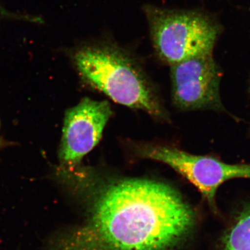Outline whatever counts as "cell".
<instances>
[{
  "label": "cell",
  "mask_w": 250,
  "mask_h": 250,
  "mask_svg": "<svg viewBox=\"0 0 250 250\" xmlns=\"http://www.w3.org/2000/svg\"><path fill=\"white\" fill-rule=\"evenodd\" d=\"M1 141H0V146H1Z\"/></svg>",
  "instance_id": "10"
},
{
  "label": "cell",
  "mask_w": 250,
  "mask_h": 250,
  "mask_svg": "<svg viewBox=\"0 0 250 250\" xmlns=\"http://www.w3.org/2000/svg\"><path fill=\"white\" fill-rule=\"evenodd\" d=\"M170 164L196 188L214 210L220 186L231 179H250V164H228L213 156L195 155L181 149L174 153Z\"/></svg>",
  "instance_id": "6"
},
{
  "label": "cell",
  "mask_w": 250,
  "mask_h": 250,
  "mask_svg": "<svg viewBox=\"0 0 250 250\" xmlns=\"http://www.w3.org/2000/svg\"><path fill=\"white\" fill-rule=\"evenodd\" d=\"M80 177L74 183L90 195L89 215L52 250H167L193 225L191 208L169 184Z\"/></svg>",
  "instance_id": "1"
},
{
  "label": "cell",
  "mask_w": 250,
  "mask_h": 250,
  "mask_svg": "<svg viewBox=\"0 0 250 250\" xmlns=\"http://www.w3.org/2000/svg\"><path fill=\"white\" fill-rule=\"evenodd\" d=\"M249 89H250V83H249Z\"/></svg>",
  "instance_id": "9"
},
{
  "label": "cell",
  "mask_w": 250,
  "mask_h": 250,
  "mask_svg": "<svg viewBox=\"0 0 250 250\" xmlns=\"http://www.w3.org/2000/svg\"><path fill=\"white\" fill-rule=\"evenodd\" d=\"M112 114L107 101L88 98L67 110L59 152L62 169L71 170L79 167L83 158L100 142Z\"/></svg>",
  "instance_id": "5"
},
{
  "label": "cell",
  "mask_w": 250,
  "mask_h": 250,
  "mask_svg": "<svg viewBox=\"0 0 250 250\" xmlns=\"http://www.w3.org/2000/svg\"><path fill=\"white\" fill-rule=\"evenodd\" d=\"M0 19L17 20V21H30L32 22H38V18L14 14V13L11 12L5 9L1 4H0Z\"/></svg>",
  "instance_id": "8"
},
{
  "label": "cell",
  "mask_w": 250,
  "mask_h": 250,
  "mask_svg": "<svg viewBox=\"0 0 250 250\" xmlns=\"http://www.w3.org/2000/svg\"><path fill=\"white\" fill-rule=\"evenodd\" d=\"M172 100L183 111H225L220 85L222 73L213 54L170 66Z\"/></svg>",
  "instance_id": "4"
},
{
  "label": "cell",
  "mask_w": 250,
  "mask_h": 250,
  "mask_svg": "<svg viewBox=\"0 0 250 250\" xmlns=\"http://www.w3.org/2000/svg\"><path fill=\"white\" fill-rule=\"evenodd\" d=\"M220 250H250V205L237 213L224 235Z\"/></svg>",
  "instance_id": "7"
},
{
  "label": "cell",
  "mask_w": 250,
  "mask_h": 250,
  "mask_svg": "<svg viewBox=\"0 0 250 250\" xmlns=\"http://www.w3.org/2000/svg\"><path fill=\"white\" fill-rule=\"evenodd\" d=\"M156 55L167 65L212 54L221 29L203 11L144 6Z\"/></svg>",
  "instance_id": "3"
},
{
  "label": "cell",
  "mask_w": 250,
  "mask_h": 250,
  "mask_svg": "<svg viewBox=\"0 0 250 250\" xmlns=\"http://www.w3.org/2000/svg\"><path fill=\"white\" fill-rule=\"evenodd\" d=\"M72 62L85 83L115 103L166 119V112L149 79L119 46L107 42L85 44L74 51Z\"/></svg>",
  "instance_id": "2"
}]
</instances>
